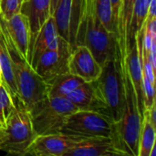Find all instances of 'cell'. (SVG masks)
Here are the masks:
<instances>
[{"instance_id": "2e32d148", "label": "cell", "mask_w": 156, "mask_h": 156, "mask_svg": "<svg viewBox=\"0 0 156 156\" xmlns=\"http://www.w3.org/2000/svg\"><path fill=\"white\" fill-rule=\"evenodd\" d=\"M0 80L1 83L5 87V89L9 92L15 107H25L18 97L11 58L1 30H0Z\"/></svg>"}, {"instance_id": "d6986e66", "label": "cell", "mask_w": 156, "mask_h": 156, "mask_svg": "<svg viewBox=\"0 0 156 156\" xmlns=\"http://www.w3.org/2000/svg\"><path fill=\"white\" fill-rule=\"evenodd\" d=\"M148 16V4L146 0H136L132 19L130 22L127 39H126V48L128 51L135 45V37L137 33L143 28L145 24ZM125 58V57H124Z\"/></svg>"}, {"instance_id": "d6a6232c", "label": "cell", "mask_w": 156, "mask_h": 156, "mask_svg": "<svg viewBox=\"0 0 156 156\" xmlns=\"http://www.w3.org/2000/svg\"><path fill=\"white\" fill-rule=\"evenodd\" d=\"M0 16H1V15H0Z\"/></svg>"}, {"instance_id": "9a60e30c", "label": "cell", "mask_w": 156, "mask_h": 156, "mask_svg": "<svg viewBox=\"0 0 156 156\" xmlns=\"http://www.w3.org/2000/svg\"><path fill=\"white\" fill-rule=\"evenodd\" d=\"M59 44V36L52 16L43 24L34 41L30 64L34 69L39 56L46 50L57 49Z\"/></svg>"}, {"instance_id": "1f68e13d", "label": "cell", "mask_w": 156, "mask_h": 156, "mask_svg": "<svg viewBox=\"0 0 156 156\" xmlns=\"http://www.w3.org/2000/svg\"><path fill=\"white\" fill-rule=\"evenodd\" d=\"M0 127H1V124H0Z\"/></svg>"}, {"instance_id": "83f0119b", "label": "cell", "mask_w": 156, "mask_h": 156, "mask_svg": "<svg viewBox=\"0 0 156 156\" xmlns=\"http://www.w3.org/2000/svg\"><path fill=\"white\" fill-rule=\"evenodd\" d=\"M156 0H151L149 6H148V16H156L155 10H156Z\"/></svg>"}, {"instance_id": "484cf974", "label": "cell", "mask_w": 156, "mask_h": 156, "mask_svg": "<svg viewBox=\"0 0 156 156\" xmlns=\"http://www.w3.org/2000/svg\"><path fill=\"white\" fill-rule=\"evenodd\" d=\"M144 109H151L155 104V86L144 75ZM144 111V112H145Z\"/></svg>"}, {"instance_id": "6da1fadb", "label": "cell", "mask_w": 156, "mask_h": 156, "mask_svg": "<svg viewBox=\"0 0 156 156\" xmlns=\"http://www.w3.org/2000/svg\"><path fill=\"white\" fill-rule=\"evenodd\" d=\"M100 76L93 81V98L89 111L98 112L112 122H118L125 105V85L121 53L101 66Z\"/></svg>"}, {"instance_id": "8fae6325", "label": "cell", "mask_w": 156, "mask_h": 156, "mask_svg": "<svg viewBox=\"0 0 156 156\" xmlns=\"http://www.w3.org/2000/svg\"><path fill=\"white\" fill-rule=\"evenodd\" d=\"M50 3L51 0H25L22 3L20 13L27 17L31 35L30 48L27 56L29 63L31 61L32 48L37 35L43 24L50 16Z\"/></svg>"}, {"instance_id": "4316f807", "label": "cell", "mask_w": 156, "mask_h": 156, "mask_svg": "<svg viewBox=\"0 0 156 156\" xmlns=\"http://www.w3.org/2000/svg\"><path fill=\"white\" fill-rule=\"evenodd\" d=\"M121 1L122 0H111L112 7V16H113V21L117 27L118 31V17H119V11L121 6Z\"/></svg>"}, {"instance_id": "7a4b0ae2", "label": "cell", "mask_w": 156, "mask_h": 156, "mask_svg": "<svg viewBox=\"0 0 156 156\" xmlns=\"http://www.w3.org/2000/svg\"><path fill=\"white\" fill-rule=\"evenodd\" d=\"M122 61L125 85V105L122 118L118 122H113L111 138L122 155L138 156L144 120L137 107L136 96L123 58H122Z\"/></svg>"}, {"instance_id": "3957f363", "label": "cell", "mask_w": 156, "mask_h": 156, "mask_svg": "<svg viewBox=\"0 0 156 156\" xmlns=\"http://www.w3.org/2000/svg\"><path fill=\"white\" fill-rule=\"evenodd\" d=\"M0 30L11 58L18 97L23 105L29 111L36 102L48 96L47 84L38 76L27 59L19 52L1 20Z\"/></svg>"}, {"instance_id": "5b68a950", "label": "cell", "mask_w": 156, "mask_h": 156, "mask_svg": "<svg viewBox=\"0 0 156 156\" xmlns=\"http://www.w3.org/2000/svg\"><path fill=\"white\" fill-rule=\"evenodd\" d=\"M79 111L65 97H50L36 102L28 111L37 135L59 133L66 119Z\"/></svg>"}, {"instance_id": "cb8c5ba5", "label": "cell", "mask_w": 156, "mask_h": 156, "mask_svg": "<svg viewBox=\"0 0 156 156\" xmlns=\"http://www.w3.org/2000/svg\"><path fill=\"white\" fill-rule=\"evenodd\" d=\"M15 105L12 101L9 92L5 87L0 83V124L2 125L11 112L15 109Z\"/></svg>"}, {"instance_id": "8992f818", "label": "cell", "mask_w": 156, "mask_h": 156, "mask_svg": "<svg viewBox=\"0 0 156 156\" xmlns=\"http://www.w3.org/2000/svg\"><path fill=\"white\" fill-rule=\"evenodd\" d=\"M83 45L88 47L101 66L121 53L117 37L102 25L94 10L92 0L88 3Z\"/></svg>"}, {"instance_id": "44dd1931", "label": "cell", "mask_w": 156, "mask_h": 156, "mask_svg": "<svg viewBox=\"0 0 156 156\" xmlns=\"http://www.w3.org/2000/svg\"><path fill=\"white\" fill-rule=\"evenodd\" d=\"M79 111H89L93 98V89L90 82H83L65 97Z\"/></svg>"}, {"instance_id": "7c38bea8", "label": "cell", "mask_w": 156, "mask_h": 156, "mask_svg": "<svg viewBox=\"0 0 156 156\" xmlns=\"http://www.w3.org/2000/svg\"><path fill=\"white\" fill-rule=\"evenodd\" d=\"M0 20L2 21L9 37L19 52L27 59L31 42V35L27 17L23 14L18 13L7 20H5L0 16Z\"/></svg>"}, {"instance_id": "f1b7e54d", "label": "cell", "mask_w": 156, "mask_h": 156, "mask_svg": "<svg viewBox=\"0 0 156 156\" xmlns=\"http://www.w3.org/2000/svg\"><path fill=\"white\" fill-rule=\"evenodd\" d=\"M58 2V0H51V3H50V16H52Z\"/></svg>"}, {"instance_id": "52a82bcc", "label": "cell", "mask_w": 156, "mask_h": 156, "mask_svg": "<svg viewBox=\"0 0 156 156\" xmlns=\"http://www.w3.org/2000/svg\"><path fill=\"white\" fill-rule=\"evenodd\" d=\"M113 122L92 111H77L65 121L59 133L80 140L111 137Z\"/></svg>"}, {"instance_id": "f546056e", "label": "cell", "mask_w": 156, "mask_h": 156, "mask_svg": "<svg viewBox=\"0 0 156 156\" xmlns=\"http://www.w3.org/2000/svg\"><path fill=\"white\" fill-rule=\"evenodd\" d=\"M147 1V4H148V6H149V4H150V2H151V0H146Z\"/></svg>"}, {"instance_id": "9c48e42d", "label": "cell", "mask_w": 156, "mask_h": 156, "mask_svg": "<svg viewBox=\"0 0 156 156\" xmlns=\"http://www.w3.org/2000/svg\"><path fill=\"white\" fill-rule=\"evenodd\" d=\"M81 140L61 133L37 135L27 149L26 155L65 156Z\"/></svg>"}, {"instance_id": "836d02e7", "label": "cell", "mask_w": 156, "mask_h": 156, "mask_svg": "<svg viewBox=\"0 0 156 156\" xmlns=\"http://www.w3.org/2000/svg\"><path fill=\"white\" fill-rule=\"evenodd\" d=\"M24 1H25V0H24Z\"/></svg>"}, {"instance_id": "277c9868", "label": "cell", "mask_w": 156, "mask_h": 156, "mask_svg": "<svg viewBox=\"0 0 156 156\" xmlns=\"http://www.w3.org/2000/svg\"><path fill=\"white\" fill-rule=\"evenodd\" d=\"M37 136L28 110L16 107L0 127V151L9 154L26 155Z\"/></svg>"}, {"instance_id": "30bf717a", "label": "cell", "mask_w": 156, "mask_h": 156, "mask_svg": "<svg viewBox=\"0 0 156 156\" xmlns=\"http://www.w3.org/2000/svg\"><path fill=\"white\" fill-rule=\"evenodd\" d=\"M101 69L87 46H77L71 52L69 60V71L81 78L84 81L95 80L100 76Z\"/></svg>"}, {"instance_id": "4dcf8cb0", "label": "cell", "mask_w": 156, "mask_h": 156, "mask_svg": "<svg viewBox=\"0 0 156 156\" xmlns=\"http://www.w3.org/2000/svg\"><path fill=\"white\" fill-rule=\"evenodd\" d=\"M0 83H1V80H0Z\"/></svg>"}, {"instance_id": "7402d4cb", "label": "cell", "mask_w": 156, "mask_h": 156, "mask_svg": "<svg viewBox=\"0 0 156 156\" xmlns=\"http://www.w3.org/2000/svg\"><path fill=\"white\" fill-rule=\"evenodd\" d=\"M155 127L147 117H144L139 141L138 156H150L152 149L155 146Z\"/></svg>"}, {"instance_id": "ba28073f", "label": "cell", "mask_w": 156, "mask_h": 156, "mask_svg": "<svg viewBox=\"0 0 156 156\" xmlns=\"http://www.w3.org/2000/svg\"><path fill=\"white\" fill-rule=\"evenodd\" d=\"M71 54L69 42L59 36L57 49L46 50L38 58L34 69L48 85L58 76L69 72V60Z\"/></svg>"}, {"instance_id": "d4e9b609", "label": "cell", "mask_w": 156, "mask_h": 156, "mask_svg": "<svg viewBox=\"0 0 156 156\" xmlns=\"http://www.w3.org/2000/svg\"><path fill=\"white\" fill-rule=\"evenodd\" d=\"M24 0H0V15L5 20L20 13Z\"/></svg>"}, {"instance_id": "ffe728a7", "label": "cell", "mask_w": 156, "mask_h": 156, "mask_svg": "<svg viewBox=\"0 0 156 156\" xmlns=\"http://www.w3.org/2000/svg\"><path fill=\"white\" fill-rule=\"evenodd\" d=\"M72 0H58L52 14L58 36L69 42V19Z\"/></svg>"}, {"instance_id": "603a6c76", "label": "cell", "mask_w": 156, "mask_h": 156, "mask_svg": "<svg viewBox=\"0 0 156 156\" xmlns=\"http://www.w3.org/2000/svg\"><path fill=\"white\" fill-rule=\"evenodd\" d=\"M92 5L102 25L109 32L113 33L118 39V31L113 21L111 0H92Z\"/></svg>"}, {"instance_id": "ac0fdd59", "label": "cell", "mask_w": 156, "mask_h": 156, "mask_svg": "<svg viewBox=\"0 0 156 156\" xmlns=\"http://www.w3.org/2000/svg\"><path fill=\"white\" fill-rule=\"evenodd\" d=\"M85 82L81 78L69 72L63 73L55 78L47 85L48 96L50 97H66L74 89Z\"/></svg>"}, {"instance_id": "5bb4252c", "label": "cell", "mask_w": 156, "mask_h": 156, "mask_svg": "<svg viewBox=\"0 0 156 156\" xmlns=\"http://www.w3.org/2000/svg\"><path fill=\"white\" fill-rule=\"evenodd\" d=\"M122 155L111 137H93L80 141L65 156Z\"/></svg>"}, {"instance_id": "4fadbf2b", "label": "cell", "mask_w": 156, "mask_h": 156, "mask_svg": "<svg viewBox=\"0 0 156 156\" xmlns=\"http://www.w3.org/2000/svg\"><path fill=\"white\" fill-rule=\"evenodd\" d=\"M129 78L132 81L134 93L136 96V102L139 112L144 120V70L141 63L140 55L137 49L136 42L135 45L128 51L125 58H123Z\"/></svg>"}, {"instance_id": "e0dca14e", "label": "cell", "mask_w": 156, "mask_h": 156, "mask_svg": "<svg viewBox=\"0 0 156 156\" xmlns=\"http://www.w3.org/2000/svg\"><path fill=\"white\" fill-rule=\"evenodd\" d=\"M136 0H122L118 17V44L122 58L127 54L126 39Z\"/></svg>"}]
</instances>
